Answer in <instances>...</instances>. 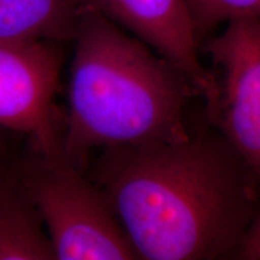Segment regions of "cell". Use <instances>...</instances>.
I'll return each instance as SVG.
<instances>
[{"label": "cell", "instance_id": "1", "mask_svg": "<svg viewBox=\"0 0 260 260\" xmlns=\"http://www.w3.org/2000/svg\"><path fill=\"white\" fill-rule=\"evenodd\" d=\"M92 180L140 259L234 258L260 206L255 176L214 126L103 149Z\"/></svg>", "mask_w": 260, "mask_h": 260}, {"label": "cell", "instance_id": "2", "mask_svg": "<svg viewBox=\"0 0 260 260\" xmlns=\"http://www.w3.org/2000/svg\"><path fill=\"white\" fill-rule=\"evenodd\" d=\"M61 152L80 168L93 149L178 139L198 94L175 65L98 12L82 10Z\"/></svg>", "mask_w": 260, "mask_h": 260}, {"label": "cell", "instance_id": "3", "mask_svg": "<svg viewBox=\"0 0 260 260\" xmlns=\"http://www.w3.org/2000/svg\"><path fill=\"white\" fill-rule=\"evenodd\" d=\"M23 190L59 260L140 259L102 187L63 152L39 153Z\"/></svg>", "mask_w": 260, "mask_h": 260}, {"label": "cell", "instance_id": "4", "mask_svg": "<svg viewBox=\"0 0 260 260\" xmlns=\"http://www.w3.org/2000/svg\"><path fill=\"white\" fill-rule=\"evenodd\" d=\"M200 47L214 67V92L206 103L211 122L260 187V17L232 19Z\"/></svg>", "mask_w": 260, "mask_h": 260}, {"label": "cell", "instance_id": "5", "mask_svg": "<svg viewBox=\"0 0 260 260\" xmlns=\"http://www.w3.org/2000/svg\"><path fill=\"white\" fill-rule=\"evenodd\" d=\"M56 41H0V126L29 136L38 153L61 152L54 124L63 54Z\"/></svg>", "mask_w": 260, "mask_h": 260}, {"label": "cell", "instance_id": "6", "mask_svg": "<svg viewBox=\"0 0 260 260\" xmlns=\"http://www.w3.org/2000/svg\"><path fill=\"white\" fill-rule=\"evenodd\" d=\"M81 11L98 12L170 61L209 102L214 92L210 70L201 64L186 0H75Z\"/></svg>", "mask_w": 260, "mask_h": 260}, {"label": "cell", "instance_id": "7", "mask_svg": "<svg viewBox=\"0 0 260 260\" xmlns=\"http://www.w3.org/2000/svg\"><path fill=\"white\" fill-rule=\"evenodd\" d=\"M81 12L75 0H0V41L74 40Z\"/></svg>", "mask_w": 260, "mask_h": 260}, {"label": "cell", "instance_id": "8", "mask_svg": "<svg viewBox=\"0 0 260 260\" xmlns=\"http://www.w3.org/2000/svg\"><path fill=\"white\" fill-rule=\"evenodd\" d=\"M53 247L27 194L0 190V260H53Z\"/></svg>", "mask_w": 260, "mask_h": 260}, {"label": "cell", "instance_id": "9", "mask_svg": "<svg viewBox=\"0 0 260 260\" xmlns=\"http://www.w3.org/2000/svg\"><path fill=\"white\" fill-rule=\"evenodd\" d=\"M199 46L220 24L260 17V0H186Z\"/></svg>", "mask_w": 260, "mask_h": 260}, {"label": "cell", "instance_id": "10", "mask_svg": "<svg viewBox=\"0 0 260 260\" xmlns=\"http://www.w3.org/2000/svg\"><path fill=\"white\" fill-rule=\"evenodd\" d=\"M236 259L260 260V206L235 253Z\"/></svg>", "mask_w": 260, "mask_h": 260}]
</instances>
